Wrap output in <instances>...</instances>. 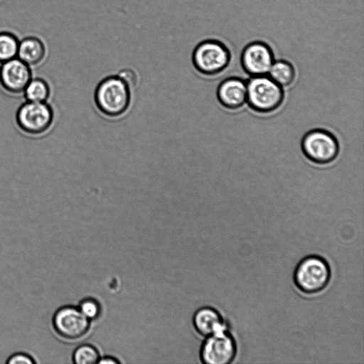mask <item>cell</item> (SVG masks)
Wrapping results in <instances>:
<instances>
[{
  "label": "cell",
  "mask_w": 364,
  "mask_h": 364,
  "mask_svg": "<svg viewBox=\"0 0 364 364\" xmlns=\"http://www.w3.org/2000/svg\"><path fill=\"white\" fill-rule=\"evenodd\" d=\"M98 350L92 345L82 344L73 352V362L75 364H95L100 358Z\"/></svg>",
  "instance_id": "e0dca14e"
},
{
  "label": "cell",
  "mask_w": 364,
  "mask_h": 364,
  "mask_svg": "<svg viewBox=\"0 0 364 364\" xmlns=\"http://www.w3.org/2000/svg\"><path fill=\"white\" fill-rule=\"evenodd\" d=\"M231 60V53L225 43L216 39H206L193 49L192 62L201 74L208 76L222 73Z\"/></svg>",
  "instance_id": "277c9868"
},
{
  "label": "cell",
  "mask_w": 364,
  "mask_h": 364,
  "mask_svg": "<svg viewBox=\"0 0 364 364\" xmlns=\"http://www.w3.org/2000/svg\"><path fill=\"white\" fill-rule=\"evenodd\" d=\"M193 325L195 330L204 337L227 329L220 314L210 306H203L196 310L193 316Z\"/></svg>",
  "instance_id": "7c38bea8"
},
{
  "label": "cell",
  "mask_w": 364,
  "mask_h": 364,
  "mask_svg": "<svg viewBox=\"0 0 364 364\" xmlns=\"http://www.w3.org/2000/svg\"><path fill=\"white\" fill-rule=\"evenodd\" d=\"M52 323L55 333L68 341L81 338L90 327V321L77 306L71 305L59 308L53 316Z\"/></svg>",
  "instance_id": "ba28073f"
},
{
  "label": "cell",
  "mask_w": 364,
  "mask_h": 364,
  "mask_svg": "<svg viewBox=\"0 0 364 364\" xmlns=\"http://www.w3.org/2000/svg\"><path fill=\"white\" fill-rule=\"evenodd\" d=\"M301 150L305 156L317 164H328L339 152L338 140L331 132L316 129L308 132L302 138Z\"/></svg>",
  "instance_id": "5b68a950"
},
{
  "label": "cell",
  "mask_w": 364,
  "mask_h": 364,
  "mask_svg": "<svg viewBox=\"0 0 364 364\" xmlns=\"http://www.w3.org/2000/svg\"><path fill=\"white\" fill-rule=\"evenodd\" d=\"M18 41L8 32L0 33V63H2L17 57Z\"/></svg>",
  "instance_id": "2e32d148"
},
{
  "label": "cell",
  "mask_w": 364,
  "mask_h": 364,
  "mask_svg": "<svg viewBox=\"0 0 364 364\" xmlns=\"http://www.w3.org/2000/svg\"><path fill=\"white\" fill-rule=\"evenodd\" d=\"M236 353V342L225 329L205 337L200 349V358L205 364H229Z\"/></svg>",
  "instance_id": "8992f818"
},
{
  "label": "cell",
  "mask_w": 364,
  "mask_h": 364,
  "mask_svg": "<svg viewBox=\"0 0 364 364\" xmlns=\"http://www.w3.org/2000/svg\"><path fill=\"white\" fill-rule=\"evenodd\" d=\"M247 83V102L252 109L269 113L280 107L284 98L282 87L267 75L253 76Z\"/></svg>",
  "instance_id": "3957f363"
},
{
  "label": "cell",
  "mask_w": 364,
  "mask_h": 364,
  "mask_svg": "<svg viewBox=\"0 0 364 364\" xmlns=\"http://www.w3.org/2000/svg\"><path fill=\"white\" fill-rule=\"evenodd\" d=\"M45 53V46L38 38L27 37L18 43L17 58L28 65L38 64L44 58Z\"/></svg>",
  "instance_id": "4fadbf2b"
},
{
  "label": "cell",
  "mask_w": 364,
  "mask_h": 364,
  "mask_svg": "<svg viewBox=\"0 0 364 364\" xmlns=\"http://www.w3.org/2000/svg\"><path fill=\"white\" fill-rule=\"evenodd\" d=\"M267 74L273 81L281 87L290 85L296 76L294 66L285 60H274Z\"/></svg>",
  "instance_id": "5bb4252c"
},
{
  "label": "cell",
  "mask_w": 364,
  "mask_h": 364,
  "mask_svg": "<svg viewBox=\"0 0 364 364\" xmlns=\"http://www.w3.org/2000/svg\"><path fill=\"white\" fill-rule=\"evenodd\" d=\"M53 121V109L46 102L28 101L19 107L16 114L18 127L24 132L32 135L46 132Z\"/></svg>",
  "instance_id": "52a82bcc"
},
{
  "label": "cell",
  "mask_w": 364,
  "mask_h": 364,
  "mask_svg": "<svg viewBox=\"0 0 364 364\" xmlns=\"http://www.w3.org/2000/svg\"><path fill=\"white\" fill-rule=\"evenodd\" d=\"M23 91L26 99L30 102H45L50 96V87L41 78H31Z\"/></svg>",
  "instance_id": "9a60e30c"
},
{
  "label": "cell",
  "mask_w": 364,
  "mask_h": 364,
  "mask_svg": "<svg viewBox=\"0 0 364 364\" xmlns=\"http://www.w3.org/2000/svg\"><path fill=\"white\" fill-rule=\"evenodd\" d=\"M217 97L224 107L239 109L247 102V83L239 77L227 78L218 87Z\"/></svg>",
  "instance_id": "8fae6325"
},
{
  "label": "cell",
  "mask_w": 364,
  "mask_h": 364,
  "mask_svg": "<svg viewBox=\"0 0 364 364\" xmlns=\"http://www.w3.org/2000/svg\"><path fill=\"white\" fill-rule=\"evenodd\" d=\"M31 80V70L26 63L18 58L2 63L0 67V82L9 92H23Z\"/></svg>",
  "instance_id": "30bf717a"
},
{
  "label": "cell",
  "mask_w": 364,
  "mask_h": 364,
  "mask_svg": "<svg viewBox=\"0 0 364 364\" xmlns=\"http://www.w3.org/2000/svg\"><path fill=\"white\" fill-rule=\"evenodd\" d=\"M117 76L122 79L130 89L135 87L137 83L136 73L132 69L124 68L118 73Z\"/></svg>",
  "instance_id": "d6986e66"
},
{
  "label": "cell",
  "mask_w": 364,
  "mask_h": 364,
  "mask_svg": "<svg viewBox=\"0 0 364 364\" xmlns=\"http://www.w3.org/2000/svg\"><path fill=\"white\" fill-rule=\"evenodd\" d=\"M274 61L272 48L261 41H255L245 46L240 57L244 71L251 77L267 75Z\"/></svg>",
  "instance_id": "9c48e42d"
},
{
  "label": "cell",
  "mask_w": 364,
  "mask_h": 364,
  "mask_svg": "<svg viewBox=\"0 0 364 364\" xmlns=\"http://www.w3.org/2000/svg\"><path fill=\"white\" fill-rule=\"evenodd\" d=\"M119 363L120 362L118 359H117L116 358H114L113 356H110V355L100 357V358L97 361V363H100V364H109V363L117 364V363Z\"/></svg>",
  "instance_id": "44dd1931"
},
{
  "label": "cell",
  "mask_w": 364,
  "mask_h": 364,
  "mask_svg": "<svg viewBox=\"0 0 364 364\" xmlns=\"http://www.w3.org/2000/svg\"><path fill=\"white\" fill-rule=\"evenodd\" d=\"M331 276L329 264L323 257L309 255L297 264L293 280L300 291L311 295L323 291L328 286Z\"/></svg>",
  "instance_id": "7a4b0ae2"
},
{
  "label": "cell",
  "mask_w": 364,
  "mask_h": 364,
  "mask_svg": "<svg viewBox=\"0 0 364 364\" xmlns=\"http://www.w3.org/2000/svg\"><path fill=\"white\" fill-rule=\"evenodd\" d=\"M130 101V88L117 75L104 78L96 87L95 105L107 117H117L122 115L128 109Z\"/></svg>",
  "instance_id": "6da1fadb"
},
{
  "label": "cell",
  "mask_w": 364,
  "mask_h": 364,
  "mask_svg": "<svg viewBox=\"0 0 364 364\" xmlns=\"http://www.w3.org/2000/svg\"><path fill=\"white\" fill-rule=\"evenodd\" d=\"M77 308L90 321L98 318L102 312L100 302L92 297H87L81 300Z\"/></svg>",
  "instance_id": "ac0fdd59"
},
{
  "label": "cell",
  "mask_w": 364,
  "mask_h": 364,
  "mask_svg": "<svg viewBox=\"0 0 364 364\" xmlns=\"http://www.w3.org/2000/svg\"><path fill=\"white\" fill-rule=\"evenodd\" d=\"M8 364H34L36 361L29 355L24 353H18L11 355L7 360Z\"/></svg>",
  "instance_id": "ffe728a7"
}]
</instances>
